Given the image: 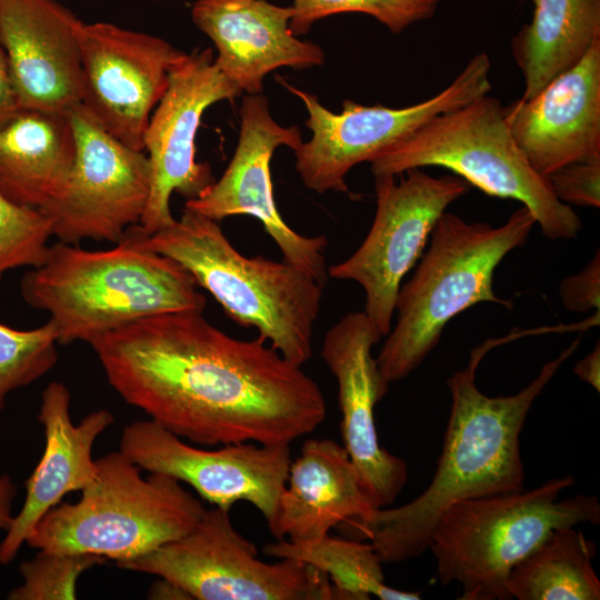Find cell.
Returning <instances> with one entry per match:
<instances>
[{
	"mask_svg": "<svg viewBox=\"0 0 600 600\" xmlns=\"http://www.w3.org/2000/svg\"><path fill=\"white\" fill-rule=\"evenodd\" d=\"M199 311L161 313L89 344L129 404L201 446L291 444L326 419L319 384L261 337H230Z\"/></svg>",
	"mask_w": 600,
	"mask_h": 600,
	"instance_id": "obj_1",
	"label": "cell"
},
{
	"mask_svg": "<svg viewBox=\"0 0 600 600\" xmlns=\"http://www.w3.org/2000/svg\"><path fill=\"white\" fill-rule=\"evenodd\" d=\"M579 344L573 340L528 386L500 397L478 389L476 371L491 344L476 348L467 367L447 381L451 408L430 484L406 504L378 508L336 528L347 538L369 541L382 563H400L428 549L437 520L453 503L523 490L521 430L536 399Z\"/></svg>",
	"mask_w": 600,
	"mask_h": 600,
	"instance_id": "obj_2",
	"label": "cell"
},
{
	"mask_svg": "<svg viewBox=\"0 0 600 600\" xmlns=\"http://www.w3.org/2000/svg\"><path fill=\"white\" fill-rule=\"evenodd\" d=\"M23 300L49 313L58 343H90L137 320L199 311L206 297L193 277L171 258L148 248L139 224L114 247L86 250L59 241L21 279Z\"/></svg>",
	"mask_w": 600,
	"mask_h": 600,
	"instance_id": "obj_3",
	"label": "cell"
},
{
	"mask_svg": "<svg viewBox=\"0 0 600 600\" xmlns=\"http://www.w3.org/2000/svg\"><path fill=\"white\" fill-rule=\"evenodd\" d=\"M536 220L524 207L499 227L467 222L443 212L411 278L401 284L397 321L376 357L387 382L402 380L437 347L450 320L480 302L511 309L493 291V274L503 258L526 243Z\"/></svg>",
	"mask_w": 600,
	"mask_h": 600,
	"instance_id": "obj_4",
	"label": "cell"
},
{
	"mask_svg": "<svg viewBox=\"0 0 600 600\" xmlns=\"http://www.w3.org/2000/svg\"><path fill=\"white\" fill-rule=\"evenodd\" d=\"M143 240L190 272L236 323L257 328L294 364L310 360L323 289L310 274L284 260L241 254L218 221L187 208L171 226Z\"/></svg>",
	"mask_w": 600,
	"mask_h": 600,
	"instance_id": "obj_5",
	"label": "cell"
},
{
	"mask_svg": "<svg viewBox=\"0 0 600 600\" xmlns=\"http://www.w3.org/2000/svg\"><path fill=\"white\" fill-rule=\"evenodd\" d=\"M574 484L566 474L512 493L458 501L442 512L429 547L442 586L457 582L461 600H510V570L553 530L600 523L596 496L559 499Z\"/></svg>",
	"mask_w": 600,
	"mask_h": 600,
	"instance_id": "obj_6",
	"label": "cell"
},
{
	"mask_svg": "<svg viewBox=\"0 0 600 600\" xmlns=\"http://www.w3.org/2000/svg\"><path fill=\"white\" fill-rule=\"evenodd\" d=\"M94 480L74 503H59L26 543L52 553H88L117 563L139 558L188 533L206 508L181 482L141 476L122 452L96 460Z\"/></svg>",
	"mask_w": 600,
	"mask_h": 600,
	"instance_id": "obj_7",
	"label": "cell"
},
{
	"mask_svg": "<svg viewBox=\"0 0 600 600\" xmlns=\"http://www.w3.org/2000/svg\"><path fill=\"white\" fill-rule=\"evenodd\" d=\"M370 164L374 177L430 166L449 169L489 196L521 202L551 240L574 239L582 228L580 217L531 167L501 102L489 94L431 118Z\"/></svg>",
	"mask_w": 600,
	"mask_h": 600,
	"instance_id": "obj_8",
	"label": "cell"
},
{
	"mask_svg": "<svg viewBox=\"0 0 600 600\" xmlns=\"http://www.w3.org/2000/svg\"><path fill=\"white\" fill-rule=\"evenodd\" d=\"M257 554L234 529L230 510L213 506L184 536L117 566L167 579L196 600H338L323 571L291 558L269 563Z\"/></svg>",
	"mask_w": 600,
	"mask_h": 600,
	"instance_id": "obj_9",
	"label": "cell"
},
{
	"mask_svg": "<svg viewBox=\"0 0 600 600\" xmlns=\"http://www.w3.org/2000/svg\"><path fill=\"white\" fill-rule=\"evenodd\" d=\"M490 70L489 56L480 52L446 89L428 100L398 109L344 100L340 113L279 78L288 91L302 100L308 112L306 124L312 131V138L294 150L296 170L303 184L318 193L348 192L346 178L354 166L370 163L431 118L488 94Z\"/></svg>",
	"mask_w": 600,
	"mask_h": 600,
	"instance_id": "obj_10",
	"label": "cell"
},
{
	"mask_svg": "<svg viewBox=\"0 0 600 600\" xmlns=\"http://www.w3.org/2000/svg\"><path fill=\"white\" fill-rule=\"evenodd\" d=\"M394 176H376L377 210L360 247L344 261L328 268L330 278L352 280L366 292L367 314L386 337L406 274L421 258L431 231L446 209L469 190L459 176L432 177L420 168Z\"/></svg>",
	"mask_w": 600,
	"mask_h": 600,
	"instance_id": "obj_11",
	"label": "cell"
},
{
	"mask_svg": "<svg viewBox=\"0 0 600 600\" xmlns=\"http://www.w3.org/2000/svg\"><path fill=\"white\" fill-rule=\"evenodd\" d=\"M119 451L140 469L187 483L212 506L230 510L237 501L251 503L273 532L291 462L288 444L240 442L207 450L149 419L126 426Z\"/></svg>",
	"mask_w": 600,
	"mask_h": 600,
	"instance_id": "obj_12",
	"label": "cell"
},
{
	"mask_svg": "<svg viewBox=\"0 0 600 600\" xmlns=\"http://www.w3.org/2000/svg\"><path fill=\"white\" fill-rule=\"evenodd\" d=\"M68 114L76 159L64 192L43 212L59 241L117 243L128 228L140 223L146 210L151 182L148 156L110 136L80 103Z\"/></svg>",
	"mask_w": 600,
	"mask_h": 600,
	"instance_id": "obj_13",
	"label": "cell"
},
{
	"mask_svg": "<svg viewBox=\"0 0 600 600\" xmlns=\"http://www.w3.org/2000/svg\"><path fill=\"white\" fill-rule=\"evenodd\" d=\"M241 93L217 68L210 48L186 53L174 64L143 137L151 169L149 199L139 223L144 236L176 221L170 210L173 192L196 199L216 181L211 167L196 161L197 131L207 108Z\"/></svg>",
	"mask_w": 600,
	"mask_h": 600,
	"instance_id": "obj_14",
	"label": "cell"
},
{
	"mask_svg": "<svg viewBox=\"0 0 600 600\" xmlns=\"http://www.w3.org/2000/svg\"><path fill=\"white\" fill-rule=\"evenodd\" d=\"M80 46V104L110 136L144 151L150 117L186 52L156 36L109 22H83Z\"/></svg>",
	"mask_w": 600,
	"mask_h": 600,
	"instance_id": "obj_15",
	"label": "cell"
},
{
	"mask_svg": "<svg viewBox=\"0 0 600 600\" xmlns=\"http://www.w3.org/2000/svg\"><path fill=\"white\" fill-rule=\"evenodd\" d=\"M298 127H282L270 114L263 94H248L240 108V131L233 157L221 178L184 208L220 222L247 214L258 219L274 240L286 262L310 274L324 287L329 274L324 236L297 233L280 216L273 197L270 161L277 148L293 151L302 143Z\"/></svg>",
	"mask_w": 600,
	"mask_h": 600,
	"instance_id": "obj_16",
	"label": "cell"
},
{
	"mask_svg": "<svg viewBox=\"0 0 600 600\" xmlns=\"http://www.w3.org/2000/svg\"><path fill=\"white\" fill-rule=\"evenodd\" d=\"M382 336L363 311L349 312L326 333L321 357L338 382L343 447L377 508L394 503L408 480L403 459L380 446L374 407L389 390L372 347Z\"/></svg>",
	"mask_w": 600,
	"mask_h": 600,
	"instance_id": "obj_17",
	"label": "cell"
},
{
	"mask_svg": "<svg viewBox=\"0 0 600 600\" xmlns=\"http://www.w3.org/2000/svg\"><path fill=\"white\" fill-rule=\"evenodd\" d=\"M82 23L56 0H0V42L19 108L67 113L81 102Z\"/></svg>",
	"mask_w": 600,
	"mask_h": 600,
	"instance_id": "obj_18",
	"label": "cell"
},
{
	"mask_svg": "<svg viewBox=\"0 0 600 600\" xmlns=\"http://www.w3.org/2000/svg\"><path fill=\"white\" fill-rule=\"evenodd\" d=\"M514 141L541 176L600 157V39L529 100L503 108Z\"/></svg>",
	"mask_w": 600,
	"mask_h": 600,
	"instance_id": "obj_19",
	"label": "cell"
},
{
	"mask_svg": "<svg viewBox=\"0 0 600 600\" xmlns=\"http://www.w3.org/2000/svg\"><path fill=\"white\" fill-rule=\"evenodd\" d=\"M292 16V7L266 0H198L191 9L194 24L217 49V68L248 94L262 93L263 79L278 68L308 69L324 62L318 44L291 32Z\"/></svg>",
	"mask_w": 600,
	"mask_h": 600,
	"instance_id": "obj_20",
	"label": "cell"
},
{
	"mask_svg": "<svg viewBox=\"0 0 600 600\" xmlns=\"http://www.w3.org/2000/svg\"><path fill=\"white\" fill-rule=\"evenodd\" d=\"M70 403V391L62 382L52 381L42 391L38 420L44 430V450L26 482L24 503L0 542L2 564L16 558L39 520L67 493L82 491L96 478L93 444L114 417L99 409L73 424Z\"/></svg>",
	"mask_w": 600,
	"mask_h": 600,
	"instance_id": "obj_21",
	"label": "cell"
},
{
	"mask_svg": "<svg viewBox=\"0 0 600 600\" xmlns=\"http://www.w3.org/2000/svg\"><path fill=\"white\" fill-rule=\"evenodd\" d=\"M378 509L343 444L309 439L290 462L273 537L312 544L343 521Z\"/></svg>",
	"mask_w": 600,
	"mask_h": 600,
	"instance_id": "obj_22",
	"label": "cell"
},
{
	"mask_svg": "<svg viewBox=\"0 0 600 600\" xmlns=\"http://www.w3.org/2000/svg\"><path fill=\"white\" fill-rule=\"evenodd\" d=\"M76 151L68 112L19 108L0 124V192L46 210L64 192Z\"/></svg>",
	"mask_w": 600,
	"mask_h": 600,
	"instance_id": "obj_23",
	"label": "cell"
},
{
	"mask_svg": "<svg viewBox=\"0 0 600 600\" xmlns=\"http://www.w3.org/2000/svg\"><path fill=\"white\" fill-rule=\"evenodd\" d=\"M534 12L512 38L511 51L523 78L521 100L534 97L574 67L600 39V0H533Z\"/></svg>",
	"mask_w": 600,
	"mask_h": 600,
	"instance_id": "obj_24",
	"label": "cell"
},
{
	"mask_svg": "<svg viewBox=\"0 0 600 600\" xmlns=\"http://www.w3.org/2000/svg\"><path fill=\"white\" fill-rule=\"evenodd\" d=\"M593 541L576 527L556 529L509 572L506 589L518 600H599Z\"/></svg>",
	"mask_w": 600,
	"mask_h": 600,
	"instance_id": "obj_25",
	"label": "cell"
},
{
	"mask_svg": "<svg viewBox=\"0 0 600 600\" xmlns=\"http://www.w3.org/2000/svg\"><path fill=\"white\" fill-rule=\"evenodd\" d=\"M263 553L276 559L303 561L328 574L338 600H419L420 593L397 590L384 583L382 561L370 542L324 536L301 546L280 539L268 543Z\"/></svg>",
	"mask_w": 600,
	"mask_h": 600,
	"instance_id": "obj_26",
	"label": "cell"
},
{
	"mask_svg": "<svg viewBox=\"0 0 600 600\" xmlns=\"http://www.w3.org/2000/svg\"><path fill=\"white\" fill-rule=\"evenodd\" d=\"M52 323L17 330L0 323V412L8 396L48 373L58 361Z\"/></svg>",
	"mask_w": 600,
	"mask_h": 600,
	"instance_id": "obj_27",
	"label": "cell"
},
{
	"mask_svg": "<svg viewBox=\"0 0 600 600\" xmlns=\"http://www.w3.org/2000/svg\"><path fill=\"white\" fill-rule=\"evenodd\" d=\"M439 0H293V16L289 28L297 37L306 34L312 23L321 18L342 13L361 12L374 17L392 32L399 33L408 26L432 17Z\"/></svg>",
	"mask_w": 600,
	"mask_h": 600,
	"instance_id": "obj_28",
	"label": "cell"
},
{
	"mask_svg": "<svg viewBox=\"0 0 600 600\" xmlns=\"http://www.w3.org/2000/svg\"><path fill=\"white\" fill-rule=\"evenodd\" d=\"M107 559L88 553H39L23 561L19 571L23 582L8 594L10 600H73L77 581L87 570Z\"/></svg>",
	"mask_w": 600,
	"mask_h": 600,
	"instance_id": "obj_29",
	"label": "cell"
},
{
	"mask_svg": "<svg viewBox=\"0 0 600 600\" xmlns=\"http://www.w3.org/2000/svg\"><path fill=\"white\" fill-rule=\"evenodd\" d=\"M51 236L52 220L46 212L18 206L0 192V279L10 270L40 266Z\"/></svg>",
	"mask_w": 600,
	"mask_h": 600,
	"instance_id": "obj_30",
	"label": "cell"
},
{
	"mask_svg": "<svg viewBox=\"0 0 600 600\" xmlns=\"http://www.w3.org/2000/svg\"><path fill=\"white\" fill-rule=\"evenodd\" d=\"M546 179L560 202L600 207V157L567 163Z\"/></svg>",
	"mask_w": 600,
	"mask_h": 600,
	"instance_id": "obj_31",
	"label": "cell"
},
{
	"mask_svg": "<svg viewBox=\"0 0 600 600\" xmlns=\"http://www.w3.org/2000/svg\"><path fill=\"white\" fill-rule=\"evenodd\" d=\"M563 306L573 312H587L600 308V254L599 250L578 273L564 278L559 287Z\"/></svg>",
	"mask_w": 600,
	"mask_h": 600,
	"instance_id": "obj_32",
	"label": "cell"
},
{
	"mask_svg": "<svg viewBox=\"0 0 600 600\" xmlns=\"http://www.w3.org/2000/svg\"><path fill=\"white\" fill-rule=\"evenodd\" d=\"M19 109L6 51L0 42V124Z\"/></svg>",
	"mask_w": 600,
	"mask_h": 600,
	"instance_id": "obj_33",
	"label": "cell"
},
{
	"mask_svg": "<svg viewBox=\"0 0 600 600\" xmlns=\"http://www.w3.org/2000/svg\"><path fill=\"white\" fill-rule=\"evenodd\" d=\"M573 373L582 381L589 383L597 391L600 390V346L599 342L593 349L580 359L574 368Z\"/></svg>",
	"mask_w": 600,
	"mask_h": 600,
	"instance_id": "obj_34",
	"label": "cell"
},
{
	"mask_svg": "<svg viewBox=\"0 0 600 600\" xmlns=\"http://www.w3.org/2000/svg\"><path fill=\"white\" fill-rule=\"evenodd\" d=\"M17 496V487L7 476L0 474V530L6 531L12 519V502Z\"/></svg>",
	"mask_w": 600,
	"mask_h": 600,
	"instance_id": "obj_35",
	"label": "cell"
},
{
	"mask_svg": "<svg viewBox=\"0 0 600 600\" xmlns=\"http://www.w3.org/2000/svg\"><path fill=\"white\" fill-rule=\"evenodd\" d=\"M148 597L151 599H191L183 589L163 578H159L151 586Z\"/></svg>",
	"mask_w": 600,
	"mask_h": 600,
	"instance_id": "obj_36",
	"label": "cell"
}]
</instances>
